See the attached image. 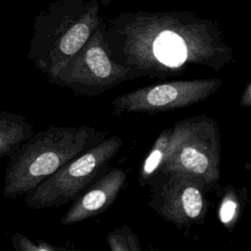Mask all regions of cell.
Instances as JSON below:
<instances>
[{
  "mask_svg": "<svg viewBox=\"0 0 251 251\" xmlns=\"http://www.w3.org/2000/svg\"><path fill=\"white\" fill-rule=\"evenodd\" d=\"M111 57L148 75L180 74L186 65L220 70L232 61V48L214 21L191 11H135L104 20Z\"/></svg>",
  "mask_w": 251,
  "mask_h": 251,
  "instance_id": "6da1fadb",
  "label": "cell"
},
{
  "mask_svg": "<svg viewBox=\"0 0 251 251\" xmlns=\"http://www.w3.org/2000/svg\"><path fill=\"white\" fill-rule=\"evenodd\" d=\"M105 132L88 126H55L34 132L23 142L5 169V198L25 196L69 161L104 139Z\"/></svg>",
  "mask_w": 251,
  "mask_h": 251,
  "instance_id": "7a4b0ae2",
  "label": "cell"
},
{
  "mask_svg": "<svg viewBox=\"0 0 251 251\" xmlns=\"http://www.w3.org/2000/svg\"><path fill=\"white\" fill-rule=\"evenodd\" d=\"M98 0H53L32 23L26 57L46 77L56 74L104 22Z\"/></svg>",
  "mask_w": 251,
  "mask_h": 251,
  "instance_id": "3957f363",
  "label": "cell"
},
{
  "mask_svg": "<svg viewBox=\"0 0 251 251\" xmlns=\"http://www.w3.org/2000/svg\"><path fill=\"white\" fill-rule=\"evenodd\" d=\"M217 124L206 117L176 123L171 128L161 171L190 176L204 187L220 177V142Z\"/></svg>",
  "mask_w": 251,
  "mask_h": 251,
  "instance_id": "277c9868",
  "label": "cell"
},
{
  "mask_svg": "<svg viewBox=\"0 0 251 251\" xmlns=\"http://www.w3.org/2000/svg\"><path fill=\"white\" fill-rule=\"evenodd\" d=\"M122 145L123 139L118 136L102 139L28 192L24 198L25 205L39 210L59 208L70 203L102 173Z\"/></svg>",
  "mask_w": 251,
  "mask_h": 251,
  "instance_id": "5b68a950",
  "label": "cell"
},
{
  "mask_svg": "<svg viewBox=\"0 0 251 251\" xmlns=\"http://www.w3.org/2000/svg\"><path fill=\"white\" fill-rule=\"evenodd\" d=\"M104 23V22H103ZM103 23L80 50L47 80L80 95H99L122 81L131 78V69L115 61L109 52Z\"/></svg>",
  "mask_w": 251,
  "mask_h": 251,
  "instance_id": "8992f818",
  "label": "cell"
},
{
  "mask_svg": "<svg viewBox=\"0 0 251 251\" xmlns=\"http://www.w3.org/2000/svg\"><path fill=\"white\" fill-rule=\"evenodd\" d=\"M220 78L175 80L122 94L112 101L115 112L159 113L204 101L222 85Z\"/></svg>",
  "mask_w": 251,
  "mask_h": 251,
  "instance_id": "52a82bcc",
  "label": "cell"
},
{
  "mask_svg": "<svg viewBox=\"0 0 251 251\" xmlns=\"http://www.w3.org/2000/svg\"><path fill=\"white\" fill-rule=\"evenodd\" d=\"M169 175L161 193L160 214L177 225H191L202 220L207 210L204 185L184 175Z\"/></svg>",
  "mask_w": 251,
  "mask_h": 251,
  "instance_id": "ba28073f",
  "label": "cell"
},
{
  "mask_svg": "<svg viewBox=\"0 0 251 251\" xmlns=\"http://www.w3.org/2000/svg\"><path fill=\"white\" fill-rule=\"evenodd\" d=\"M126 178L123 169H114L102 176L74 200L60 220L62 226H71L92 218L106 210L117 198Z\"/></svg>",
  "mask_w": 251,
  "mask_h": 251,
  "instance_id": "9c48e42d",
  "label": "cell"
},
{
  "mask_svg": "<svg viewBox=\"0 0 251 251\" xmlns=\"http://www.w3.org/2000/svg\"><path fill=\"white\" fill-rule=\"evenodd\" d=\"M33 133V126L25 117L0 110V159L10 158Z\"/></svg>",
  "mask_w": 251,
  "mask_h": 251,
  "instance_id": "30bf717a",
  "label": "cell"
},
{
  "mask_svg": "<svg viewBox=\"0 0 251 251\" xmlns=\"http://www.w3.org/2000/svg\"><path fill=\"white\" fill-rule=\"evenodd\" d=\"M171 128H167L162 131L156 139L154 145L152 146L151 150L149 151L146 159L142 164L140 172V177L142 180H147L159 168H161L167 152Z\"/></svg>",
  "mask_w": 251,
  "mask_h": 251,
  "instance_id": "8fae6325",
  "label": "cell"
},
{
  "mask_svg": "<svg viewBox=\"0 0 251 251\" xmlns=\"http://www.w3.org/2000/svg\"><path fill=\"white\" fill-rule=\"evenodd\" d=\"M107 242L112 251H141L138 237L126 226L110 231Z\"/></svg>",
  "mask_w": 251,
  "mask_h": 251,
  "instance_id": "7c38bea8",
  "label": "cell"
},
{
  "mask_svg": "<svg viewBox=\"0 0 251 251\" xmlns=\"http://www.w3.org/2000/svg\"><path fill=\"white\" fill-rule=\"evenodd\" d=\"M11 244L15 250L18 251H62L70 250L67 247L55 246L50 242L42 239H37L36 241H31L26 235L15 232L10 236Z\"/></svg>",
  "mask_w": 251,
  "mask_h": 251,
  "instance_id": "4fadbf2b",
  "label": "cell"
},
{
  "mask_svg": "<svg viewBox=\"0 0 251 251\" xmlns=\"http://www.w3.org/2000/svg\"><path fill=\"white\" fill-rule=\"evenodd\" d=\"M238 202L231 190L224 196L220 207V219L226 226H230L238 214Z\"/></svg>",
  "mask_w": 251,
  "mask_h": 251,
  "instance_id": "5bb4252c",
  "label": "cell"
},
{
  "mask_svg": "<svg viewBox=\"0 0 251 251\" xmlns=\"http://www.w3.org/2000/svg\"><path fill=\"white\" fill-rule=\"evenodd\" d=\"M240 104L244 107H251V82L246 86L240 99Z\"/></svg>",
  "mask_w": 251,
  "mask_h": 251,
  "instance_id": "9a60e30c",
  "label": "cell"
},
{
  "mask_svg": "<svg viewBox=\"0 0 251 251\" xmlns=\"http://www.w3.org/2000/svg\"><path fill=\"white\" fill-rule=\"evenodd\" d=\"M116 1H129V0H100V4H102L103 6H108L111 3L116 2Z\"/></svg>",
  "mask_w": 251,
  "mask_h": 251,
  "instance_id": "2e32d148",
  "label": "cell"
}]
</instances>
